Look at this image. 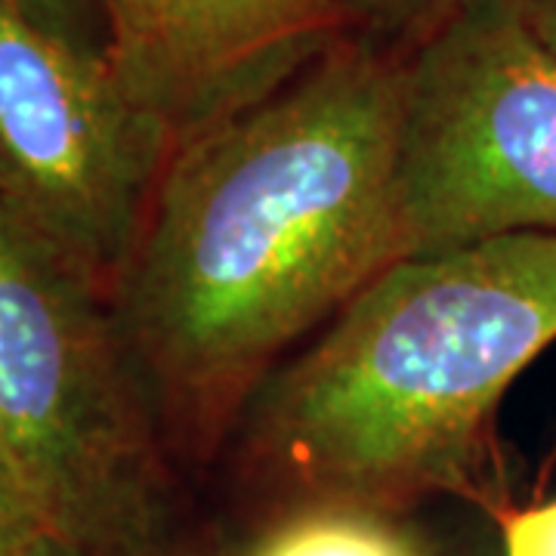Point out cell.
<instances>
[{
	"instance_id": "obj_1",
	"label": "cell",
	"mask_w": 556,
	"mask_h": 556,
	"mask_svg": "<svg viewBox=\"0 0 556 556\" xmlns=\"http://www.w3.org/2000/svg\"><path fill=\"white\" fill-rule=\"evenodd\" d=\"M399 56L338 40L164 161L112 294L170 448L207 452L288 350L402 260Z\"/></svg>"
},
{
	"instance_id": "obj_2",
	"label": "cell",
	"mask_w": 556,
	"mask_h": 556,
	"mask_svg": "<svg viewBox=\"0 0 556 556\" xmlns=\"http://www.w3.org/2000/svg\"><path fill=\"white\" fill-rule=\"evenodd\" d=\"M556 340V232L402 257L244 408L300 501L402 507L467 489L507 387Z\"/></svg>"
},
{
	"instance_id": "obj_3",
	"label": "cell",
	"mask_w": 556,
	"mask_h": 556,
	"mask_svg": "<svg viewBox=\"0 0 556 556\" xmlns=\"http://www.w3.org/2000/svg\"><path fill=\"white\" fill-rule=\"evenodd\" d=\"M167 448L112 300L0 207V455L40 529L170 556Z\"/></svg>"
},
{
	"instance_id": "obj_4",
	"label": "cell",
	"mask_w": 556,
	"mask_h": 556,
	"mask_svg": "<svg viewBox=\"0 0 556 556\" xmlns=\"http://www.w3.org/2000/svg\"><path fill=\"white\" fill-rule=\"evenodd\" d=\"M402 257L556 232V60L517 0H470L399 56Z\"/></svg>"
},
{
	"instance_id": "obj_5",
	"label": "cell",
	"mask_w": 556,
	"mask_h": 556,
	"mask_svg": "<svg viewBox=\"0 0 556 556\" xmlns=\"http://www.w3.org/2000/svg\"><path fill=\"white\" fill-rule=\"evenodd\" d=\"M167 155L105 56L0 0V207L109 300Z\"/></svg>"
},
{
	"instance_id": "obj_6",
	"label": "cell",
	"mask_w": 556,
	"mask_h": 556,
	"mask_svg": "<svg viewBox=\"0 0 556 556\" xmlns=\"http://www.w3.org/2000/svg\"><path fill=\"white\" fill-rule=\"evenodd\" d=\"M127 100L182 139L263 100L346 38L340 0H97Z\"/></svg>"
},
{
	"instance_id": "obj_7",
	"label": "cell",
	"mask_w": 556,
	"mask_h": 556,
	"mask_svg": "<svg viewBox=\"0 0 556 556\" xmlns=\"http://www.w3.org/2000/svg\"><path fill=\"white\" fill-rule=\"evenodd\" d=\"M219 556H455L399 507L300 501Z\"/></svg>"
},
{
	"instance_id": "obj_8",
	"label": "cell",
	"mask_w": 556,
	"mask_h": 556,
	"mask_svg": "<svg viewBox=\"0 0 556 556\" xmlns=\"http://www.w3.org/2000/svg\"><path fill=\"white\" fill-rule=\"evenodd\" d=\"M470 0H340L346 25L368 31V40L415 43Z\"/></svg>"
},
{
	"instance_id": "obj_9",
	"label": "cell",
	"mask_w": 556,
	"mask_h": 556,
	"mask_svg": "<svg viewBox=\"0 0 556 556\" xmlns=\"http://www.w3.org/2000/svg\"><path fill=\"white\" fill-rule=\"evenodd\" d=\"M47 31L105 56V28L97 0H3Z\"/></svg>"
},
{
	"instance_id": "obj_10",
	"label": "cell",
	"mask_w": 556,
	"mask_h": 556,
	"mask_svg": "<svg viewBox=\"0 0 556 556\" xmlns=\"http://www.w3.org/2000/svg\"><path fill=\"white\" fill-rule=\"evenodd\" d=\"M501 556H556V497L507 517Z\"/></svg>"
},
{
	"instance_id": "obj_11",
	"label": "cell",
	"mask_w": 556,
	"mask_h": 556,
	"mask_svg": "<svg viewBox=\"0 0 556 556\" xmlns=\"http://www.w3.org/2000/svg\"><path fill=\"white\" fill-rule=\"evenodd\" d=\"M38 529L40 522L31 510V504H28V497L13 477L7 457L0 455V544L22 541V538L35 535Z\"/></svg>"
},
{
	"instance_id": "obj_12",
	"label": "cell",
	"mask_w": 556,
	"mask_h": 556,
	"mask_svg": "<svg viewBox=\"0 0 556 556\" xmlns=\"http://www.w3.org/2000/svg\"><path fill=\"white\" fill-rule=\"evenodd\" d=\"M522 20L556 60V0H517Z\"/></svg>"
},
{
	"instance_id": "obj_13",
	"label": "cell",
	"mask_w": 556,
	"mask_h": 556,
	"mask_svg": "<svg viewBox=\"0 0 556 556\" xmlns=\"http://www.w3.org/2000/svg\"><path fill=\"white\" fill-rule=\"evenodd\" d=\"M20 556H90V554H87V551H80V547H75V544H68L65 538L38 529L35 535L25 538Z\"/></svg>"
},
{
	"instance_id": "obj_14",
	"label": "cell",
	"mask_w": 556,
	"mask_h": 556,
	"mask_svg": "<svg viewBox=\"0 0 556 556\" xmlns=\"http://www.w3.org/2000/svg\"><path fill=\"white\" fill-rule=\"evenodd\" d=\"M22 544H25V538L22 541H10V544H0V556H20Z\"/></svg>"
}]
</instances>
